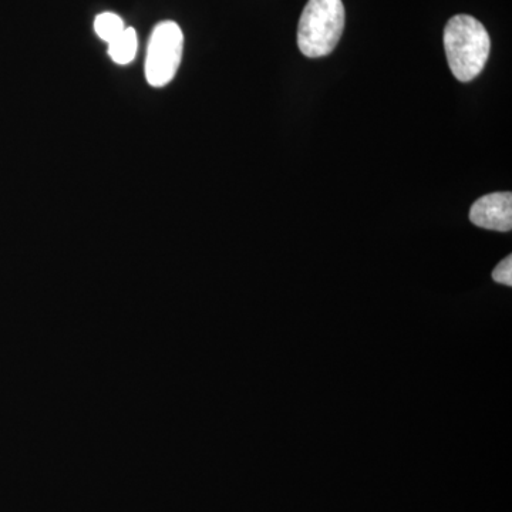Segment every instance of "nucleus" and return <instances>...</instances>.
<instances>
[{"label": "nucleus", "mask_w": 512, "mask_h": 512, "mask_svg": "<svg viewBox=\"0 0 512 512\" xmlns=\"http://www.w3.org/2000/svg\"><path fill=\"white\" fill-rule=\"evenodd\" d=\"M444 49L451 73L467 83L483 72L490 56L491 40L483 23L468 15L448 20L444 29Z\"/></svg>", "instance_id": "f257e3e1"}, {"label": "nucleus", "mask_w": 512, "mask_h": 512, "mask_svg": "<svg viewBox=\"0 0 512 512\" xmlns=\"http://www.w3.org/2000/svg\"><path fill=\"white\" fill-rule=\"evenodd\" d=\"M345 29L342 0H309L298 28L299 50L306 57L328 56L338 46Z\"/></svg>", "instance_id": "f03ea898"}, {"label": "nucleus", "mask_w": 512, "mask_h": 512, "mask_svg": "<svg viewBox=\"0 0 512 512\" xmlns=\"http://www.w3.org/2000/svg\"><path fill=\"white\" fill-rule=\"evenodd\" d=\"M183 30L175 22L158 23L148 42L146 77L150 86H167L173 82L183 59Z\"/></svg>", "instance_id": "7ed1b4c3"}, {"label": "nucleus", "mask_w": 512, "mask_h": 512, "mask_svg": "<svg viewBox=\"0 0 512 512\" xmlns=\"http://www.w3.org/2000/svg\"><path fill=\"white\" fill-rule=\"evenodd\" d=\"M470 221L491 231L510 232L512 228L511 192H491L474 202Z\"/></svg>", "instance_id": "20e7f679"}, {"label": "nucleus", "mask_w": 512, "mask_h": 512, "mask_svg": "<svg viewBox=\"0 0 512 512\" xmlns=\"http://www.w3.org/2000/svg\"><path fill=\"white\" fill-rule=\"evenodd\" d=\"M138 39L136 30L126 28L113 42L109 43V55L114 63L126 66L133 62L137 55Z\"/></svg>", "instance_id": "39448f33"}, {"label": "nucleus", "mask_w": 512, "mask_h": 512, "mask_svg": "<svg viewBox=\"0 0 512 512\" xmlns=\"http://www.w3.org/2000/svg\"><path fill=\"white\" fill-rule=\"evenodd\" d=\"M124 29H126V26H124L123 19H121L119 15H116V13H101V15L97 16L96 20H94L96 35L99 36L103 42H113Z\"/></svg>", "instance_id": "423d86ee"}, {"label": "nucleus", "mask_w": 512, "mask_h": 512, "mask_svg": "<svg viewBox=\"0 0 512 512\" xmlns=\"http://www.w3.org/2000/svg\"><path fill=\"white\" fill-rule=\"evenodd\" d=\"M493 279L501 285H512V258L508 255L507 258L500 262V265L494 269Z\"/></svg>", "instance_id": "0eeeda50"}]
</instances>
